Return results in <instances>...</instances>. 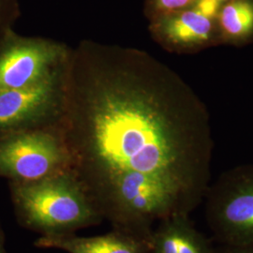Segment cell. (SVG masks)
Wrapping results in <instances>:
<instances>
[{
    "mask_svg": "<svg viewBox=\"0 0 253 253\" xmlns=\"http://www.w3.org/2000/svg\"><path fill=\"white\" fill-rule=\"evenodd\" d=\"M71 171V157L55 130L32 128L0 137V176L34 182Z\"/></svg>",
    "mask_w": 253,
    "mask_h": 253,
    "instance_id": "5b68a950",
    "label": "cell"
},
{
    "mask_svg": "<svg viewBox=\"0 0 253 253\" xmlns=\"http://www.w3.org/2000/svg\"><path fill=\"white\" fill-rule=\"evenodd\" d=\"M0 253H9L5 247V235L1 226H0Z\"/></svg>",
    "mask_w": 253,
    "mask_h": 253,
    "instance_id": "9a60e30c",
    "label": "cell"
},
{
    "mask_svg": "<svg viewBox=\"0 0 253 253\" xmlns=\"http://www.w3.org/2000/svg\"><path fill=\"white\" fill-rule=\"evenodd\" d=\"M86 193L114 229L145 236L153 234L154 222L192 212L176 190L142 172H123Z\"/></svg>",
    "mask_w": 253,
    "mask_h": 253,
    "instance_id": "3957f363",
    "label": "cell"
},
{
    "mask_svg": "<svg viewBox=\"0 0 253 253\" xmlns=\"http://www.w3.org/2000/svg\"><path fill=\"white\" fill-rule=\"evenodd\" d=\"M151 236L114 229L105 235L79 236L73 234L41 235L34 243L39 249L67 253H150Z\"/></svg>",
    "mask_w": 253,
    "mask_h": 253,
    "instance_id": "9c48e42d",
    "label": "cell"
},
{
    "mask_svg": "<svg viewBox=\"0 0 253 253\" xmlns=\"http://www.w3.org/2000/svg\"><path fill=\"white\" fill-rule=\"evenodd\" d=\"M151 28L163 44L175 50L201 49L217 42L216 20L194 7L154 20Z\"/></svg>",
    "mask_w": 253,
    "mask_h": 253,
    "instance_id": "ba28073f",
    "label": "cell"
},
{
    "mask_svg": "<svg viewBox=\"0 0 253 253\" xmlns=\"http://www.w3.org/2000/svg\"><path fill=\"white\" fill-rule=\"evenodd\" d=\"M18 0H0V42L19 16Z\"/></svg>",
    "mask_w": 253,
    "mask_h": 253,
    "instance_id": "4fadbf2b",
    "label": "cell"
},
{
    "mask_svg": "<svg viewBox=\"0 0 253 253\" xmlns=\"http://www.w3.org/2000/svg\"><path fill=\"white\" fill-rule=\"evenodd\" d=\"M208 238L187 215H175L159 221L154 229L150 253H213Z\"/></svg>",
    "mask_w": 253,
    "mask_h": 253,
    "instance_id": "30bf717a",
    "label": "cell"
},
{
    "mask_svg": "<svg viewBox=\"0 0 253 253\" xmlns=\"http://www.w3.org/2000/svg\"><path fill=\"white\" fill-rule=\"evenodd\" d=\"M19 224L41 235L73 234L104 219L72 171L34 182H9Z\"/></svg>",
    "mask_w": 253,
    "mask_h": 253,
    "instance_id": "7a4b0ae2",
    "label": "cell"
},
{
    "mask_svg": "<svg viewBox=\"0 0 253 253\" xmlns=\"http://www.w3.org/2000/svg\"><path fill=\"white\" fill-rule=\"evenodd\" d=\"M55 131L85 191L126 172L176 190L193 211L211 177L208 111L167 66L133 49L83 46L63 79Z\"/></svg>",
    "mask_w": 253,
    "mask_h": 253,
    "instance_id": "6da1fadb",
    "label": "cell"
},
{
    "mask_svg": "<svg viewBox=\"0 0 253 253\" xmlns=\"http://www.w3.org/2000/svg\"><path fill=\"white\" fill-rule=\"evenodd\" d=\"M62 98L63 79L59 70L30 86L0 90V137L39 128Z\"/></svg>",
    "mask_w": 253,
    "mask_h": 253,
    "instance_id": "52a82bcc",
    "label": "cell"
},
{
    "mask_svg": "<svg viewBox=\"0 0 253 253\" xmlns=\"http://www.w3.org/2000/svg\"><path fill=\"white\" fill-rule=\"evenodd\" d=\"M213 253H253V247H236L221 245Z\"/></svg>",
    "mask_w": 253,
    "mask_h": 253,
    "instance_id": "5bb4252c",
    "label": "cell"
},
{
    "mask_svg": "<svg viewBox=\"0 0 253 253\" xmlns=\"http://www.w3.org/2000/svg\"><path fill=\"white\" fill-rule=\"evenodd\" d=\"M217 38L238 43L253 34V0H230L217 13Z\"/></svg>",
    "mask_w": 253,
    "mask_h": 253,
    "instance_id": "8fae6325",
    "label": "cell"
},
{
    "mask_svg": "<svg viewBox=\"0 0 253 253\" xmlns=\"http://www.w3.org/2000/svg\"><path fill=\"white\" fill-rule=\"evenodd\" d=\"M197 0H146V11L154 21L195 5Z\"/></svg>",
    "mask_w": 253,
    "mask_h": 253,
    "instance_id": "7c38bea8",
    "label": "cell"
},
{
    "mask_svg": "<svg viewBox=\"0 0 253 253\" xmlns=\"http://www.w3.org/2000/svg\"><path fill=\"white\" fill-rule=\"evenodd\" d=\"M65 57L62 46L20 37L10 29L0 42V90L35 84L58 70Z\"/></svg>",
    "mask_w": 253,
    "mask_h": 253,
    "instance_id": "8992f818",
    "label": "cell"
},
{
    "mask_svg": "<svg viewBox=\"0 0 253 253\" xmlns=\"http://www.w3.org/2000/svg\"><path fill=\"white\" fill-rule=\"evenodd\" d=\"M213 1H215V2H216V3H217L218 5L222 6L223 4H225L226 2H228V1H230V0H213Z\"/></svg>",
    "mask_w": 253,
    "mask_h": 253,
    "instance_id": "2e32d148",
    "label": "cell"
},
{
    "mask_svg": "<svg viewBox=\"0 0 253 253\" xmlns=\"http://www.w3.org/2000/svg\"><path fill=\"white\" fill-rule=\"evenodd\" d=\"M204 201L208 226L220 244L253 247V163L223 172Z\"/></svg>",
    "mask_w": 253,
    "mask_h": 253,
    "instance_id": "277c9868",
    "label": "cell"
}]
</instances>
